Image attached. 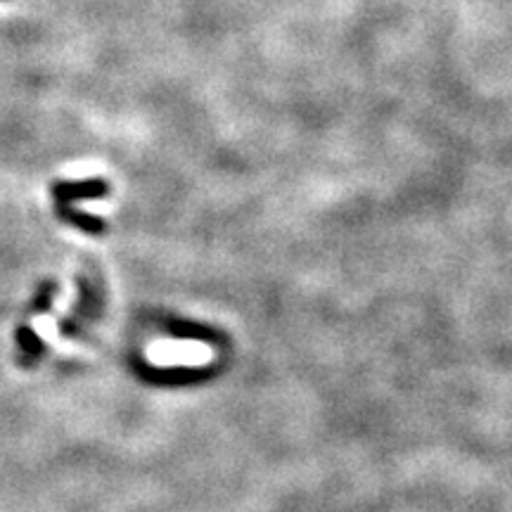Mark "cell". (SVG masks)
I'll use <instances>...</instances> for the list:
<instances>
[{
    "mask_svg": "<svg viewBox=\"0 0 512 512\" xmlns=\"http://www.w3.org/2000/svg\"><path fill=\"white\" fill-rule=\"evenodd\" d=\"M110 192L102 178H88V181H76V183H55L53 195L57 207H72L79 200H95V197H105Z\"/></svg>",
    "mask_w": 512,
    "mask_h": 512,
    "instance_id": "7a4b0ae2",
    "label": "cell"
},
{
    "mask_svg": "<svg viewBox=\"0 0 512 512\" xmlns=\"http://www.w3.org/2000/svg\"><path fill=\"white\" fill-rule=\"evenodd\" d=\"M150 358L157 366H207L216 358V351L202 342L178 339V342H159L150 349Z\"/></svg>",
    "mask_w": 512,
    "mask_h": 512,
    "instance_id": "6da1fadb",
    "label": "cell"
}]
</instances>
